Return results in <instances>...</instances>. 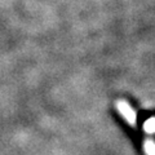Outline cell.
Here are the masks:
<instances>
[{"instance_id": "obj_1", "label": "cell", "mask_w": 155, "mask_h": 155, "mask_svg": "<svg viewBox=\"0 0 155 155\" xmlns=\"http://www.w3.org/2000/svg\"><path fill=\"white\" fill-rule=\"evenodd\" d=\"M118 110H119V113L122 114L123 118L127 120L132 127H134L136 123H137V118H136V113L132 110V107H130L127 102H124V101H119L118 102Z\"/></svg>"}, {"instance_id": "obj_2", "label": "cell", "mask_w": 155, "mask_h": 155, "mask_svg": "<svg viewBox=\"0 0 155 155\" xmlns=\"http://www.w3.org/2000/svg\"><path fill=\"white\" fill-rule=\"evenodd\" d=\"M143 150L147 155H155V142L151 140H147L143 145Z\"/></svg>"}, {"instance_id": "obj_3", "label": "cell", "mask_w": 155, "mask_h": 155, "mask_svg": "<svg viewBox=\"0 0 155 155\" xmlns=\"http://www.w3.org/2000/svg\"><path fill=\"white\" fill-rule=\"evenodd\" d=\"M143 129L147 133H155V118H150L143 124Z\"/></svg>"}]
</instances>
